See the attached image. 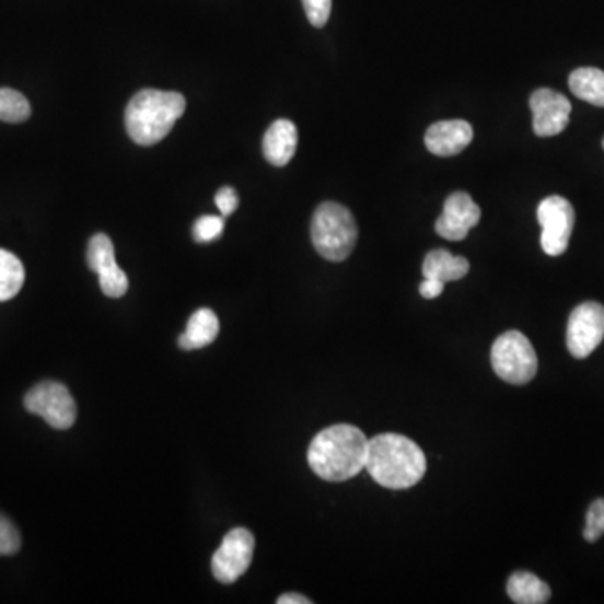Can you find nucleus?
<instances>
[{"instance_id": "obj_1", "label": "nucleus", "mask_w": 604, "mask_h": 604, "mask_svg": "<svg viewBox=\"0 0 604 604\" xmlns=\"http://www.w3.org/2000/svg\"><path fill=\"white\" fill-rule=\"evenodd\" d=\"M368 439L360 428L333 425L317 433L307 450L314 474L329 483H345L357 477L367 465Z\"/></svg>"}, {"instance_id": "obj_2", "label": "nucleus", "mask_w": 604, "mask_h": 604, "mask_svg": "<svg viewBox=\"0 0 604 604\" xmlns=\"http://www.w3.org/2000/svg\"><path fill=\"white\" fill-rule=\"evenodd\" d=\"M368 474L374 483L392 490L417 486L427 472L423 450L398 433H382L368 442Z\"/></svg>"}, {"instance_id": "obj_3", "label": "nucleus", "mask_w": 604, "mask_h": 604, "mask_svg": "<svg viewBox=\"0 0 604 604\" xmlns=\"http://www.w3.org/2000/svg\"><path fill=\"white\" fill-rule=\"evenodd\" d=\"M187 109V101L175 91L143 90L126 106L125 126L141 147L160 143Z\"/></svg>"}, {"instance_id": "obj_4", "label": "nucleus", "mask_w": 604, "mask_h": 604, "mask_svg": "<svg viewBox=\"0 0 604 604\" xmlns=\"http://www.w3.org/2000/svg\"><path fill=\"white\" fill-rule=\"evenodd\" d=\"M311 239L321 257L332 263H342L351 256L357 245V220L341 204L324 201L314 212Z\"/></svg>"}, {"instance_id": "obj_5", "label": "nucleus", "mask_w": 604, "mask_h": 604, "mask_svg": "<svg viewBox=\"0 0 604 604\" xmlns=\"http://www.w3.org/2000/svg\"><path fill=\"white\" fill-rule=\"evenodd\" d=\"M490 361L497 376L511 385L533 382L539 367L533 345L521 332H508L499 336L493 342Z\"/></svg>"}, {"instance_id": "obj_6", "label": "nucleus", "mask_w": 604, "mask_h": 604, "mask_svg": "<svg viewBox=\"0 0 604 604\" xmlns=\"http://www.w3.org/2000/svg\"><path fill=\"white\" fill-rule=\"evenodd\" d=\"M25 410L43 418L56 430H68L78 417V407L62 383L43 382L31 388L24 398Z\"/></svg>"}, {"instance_id": "obj_7", "label": "nucleus", "mask_w": 604, "mask_h": 604, "mask_svg": "<svg viewBox=\"0 0 604 604\" xmlns=\"http://www.w3.org/2000/svg\"><path fill=\"white\" fill-rule=\"evenodd\" d=\"M537 220L543 226L541 247L547 256H562L568 251L569 239L574 229V209L571 201L561 195L544 198L537 207Z\"/></svg>"}, {"instance_id": "obj_8", "label": "nucleus", "mask_w": 604, "mask_h": 604, "mask_svg": "<svg viewBox=\"0 0 604 604\" xmlns=\"http://www.w3.org/2000/svg\"><path fill=\"white\" fill-rule=\"evenodd\" d=\"M254 550H256V539L251 531L244 527L232 528L213 554L212 572L217 581L232 584L241 579L251 568Z\"/></svg>"}, {"instance_id": "obj_9", "label": "nucleus", "mask_w": 604, "mask_h": 604, "mask_svg": "<svg viewBox=\"0 0 604 604\" xmlns=\"http://www.w3.org/2000/svg\"><path fill=\"white\" fill-rule=\"evenodd\" d=\"M604 338V306L600 302H583L574 307L568 321L566 345L578 360L590 357Z\"/></svg>"}, {"instance_id": "obj_10", "label": "nucleus", "mask_w": 604, "mask_h": 604, "mask_svg": "<svg viewBox=\"0 0 604 604\" xmlns=\"http://www.w3.org/2000/svg\"><path fill=\"white\" fill-rule=\"evenodd\" d=\"M88 266L100 277L103 294L112 299L123 298L128 291V277L116 264L115 245L106 234H96L88 244Z\"/></svg>"}, {"instance_id": "obj_11", "label": "nucleus", "mask_w": 604, "mask_h": 604, "mask_svg": "<svg viewBox=\"0 0 604 604\" xmlns=\"http://www.w3.org/2000/svg\"><path fill=\"white\" fill-rule=\"evenodd\" d=\"M528 105L533 112V128L537 137H556L566 130L572 106L565 94L549 88H541L531 94Z\"/></svg>"}, {"instance_id": "obj_12", "label": "nucleus", "mask_w": 604, "mask_h": 604, "mask_svg": "<svg viewBox=\"0 0 604 604\" xmlns=\"http://www.w3.org/2000/svg\"><path fill=\"white\" fill-rule=\"evenodd\" d=\"M480 209L465 191L450 195L443 206V213L435 222V231L446 241H464L468 232L480 222Z\"/></svg>"}, {"instance_id": "obj_13", "label": "nucleus", "mask_w": 604, "mask_h": 604, "mask_svg": "<svg viewBox=\"0 0 604 604\" xmlns=\"http://www.w3.org/2000/svg\"><path fill=\"white\" fill-rule=\"evenodd\" d=\"M474 140L471 123L464 119L433 123L425 133L428 151L437 156L458 155Z\"/></svg>"}, {"instance_id": "obj_14", "label": "nucleus", "mask_w": 604, "mask_h": 604, "mask_svg": "<svg viewBox=\"0 0 604 604\" xmlns=\"http://www.w3.org/2000/svg\"><path fill=\"white\" fill-rule=\"evenodd\" d=\"M295 148H298V128L289 119H277L264 135V156L270 165H288L294 156Z\"/></svg>"}, {"instance_id": "obj_15", "label": "nucleus", "mask_w": 604, "mask_h": 604, "mask_svg": "<svg viewBox=\"0 0 604 604\" xmlns=\"http://www.w3.org/2000/svg\"><path fill=\"white\" fill-rule=\"evenodd\" d=\"M471 270V264L465 257L452 256L445 248L428 252L423 263L425 279H435V281L446 282L458 281L467 276Z\"/></svg>"}, {"instance_id": "obj_16", "label": "nucleus", "mask_w": 604, "mask_h": 604, "mask_svg": "<svg viewBox=\"0 0 604 604\" xmlns=\"http://www.w3.org/2000/svg\"><path fill=\"white\" fill-rule=\"evenodd\" d=\"M219 329V317L216 316L212 310L204 307V310L195 311L190 321H188L187 329L178 338V346L182 349H187V351L206 348V346L216 341Z\"/></svg>"}, {"instance_id": "obj_17", "label": "nucleus", "mask_w": 604, "mask_h": 604, "mask_svg": "<svg viewBox=\"0 0 604 604\" xmlns=\"http://www.w3.org/2000/svg\"><path fill=\"white\" fill-rule=\"evenodd\" d=\"M508 594L518 604H544L549 601L550 588L533 572L518 571L509 578Z\"/></svg>"}, {"instance_id": "obj_18", "label": "nucleus", "mask_w": 604, "mask_h": 604, "mask_svg": "<svg viewBox=\"0 0 604 604\" xmlns=\"http://www.w3.org/2000/svg\"><path fill=\"white\" fill-rule=\"evenodd\" d=\"M569 90L579 100L604 108V71H601V69H576L569 76Z\"/></svg>"}, {"instance_id": "obj_19", "label": "nucleus", "mask_w": 604, "mask_h": 604, "mask_svg": "<svg viewBox=\"0 0 604 604\" xmlns=\"http://www.w3.org/2000/svg\"><path fill=\"white\" fill-rule=\"evenodd\" d=\"M25 281L21 259L12 252L0 248V302L11 301L19 294Z\"/></svg>"}, {"instance_id": "obj_20", "label": "nucleus", "mask_w": 604, "mask_h": 604, "mask_svg": "<svg viewBox=\"0 0 604 604\" xmlns=\"http://www.w3.org/2000/svg\"><path fill=\"white\" fill-rule=\"evenodd\" d=\"M30 116L31 105L24 94L11 88L0 90V121L24 123Z\"/></svg>"}, {"instance_id": "obj_21", "label": "nucleus", "mask_w": 604, "mask_h": 604, "mask_svg": "<svg viewBox=\"0 0 604 604\" xmlns=\"http://www.w3.org/2000/svg\"><path fill=\"white\" fill-rule=\"evenodd\" d=\"M223 226H225L223 217L204 216L194 223L191 234L198 244H209L222 235Z\"/></svg>"}, {"instance_id": "obj_22", "label": "nucleus", "mask_w": 604, "mask_h": 604, "mask_svg": "<svg viewBox=\"0 0 604 604\" xmlns=\"http://www.w3.org/2000/svg\"><path fill=\"white\" fill-rule=\"evenodd\" d=\"M604 534V499H596L591 503L586 514L583 536L588 543H596Z\"/></svg>"}, {"instance_id": "obj_23", "label": "nucleus", "mask_w": 604, "mask_h": 604, "mask_svg": "<svg viewBox=\"0 0 604 604\" xmlns=\"http://www.w3.org/2000/svg\"><path fill=\"white\" fill-rule=\"evenodd\" d=\"M21 534L11 519L0 514V556H12L21 549Z\"/></svg>"}, {"instance_id": "obj_24", "label": "nucleus", "mask_w": 604, "mask_h": 604, "mask_svg": "<svg viewBox=\"0 0 604 604\" xmlns=\"http://www.w3.org/2000/svg\"><path fill=\"white\" fill-rule=\"evenodd\" d=\"M307 19L314 27H324L332 15L333 0H302Z\"/></svg>"}, {"instance_id": "obj_25", "label": "nucleus", "mask_w": 604, "mask_h": 604, "mask_svg": "<svg viewBox=\"0 0 604 604\" xmlns=\"http://www.w3.org/2000/svg\"><path fill=\"white\" fill-rule=\"evenodd\" d=\"M216 204H217V209L220 210V213H222V217L232 216V213H234L239 207V197H237V194H235L234 188L232 187L220 188V190L217 191V195H216Z\"/></svg>"}, {"instance_id": "obj_26", "label": "nucleus", "mask_w": 604, "mask_h": 604, "mask_svg": "<svg viewBox=\"0 0 604 604\" xmlns=\"http://www.w3.org/2000/svg\"><path fill=\"white\" fill-rule=\"evenodd\" d=\"M443 288H445L443 282L435 281V279H425L420 284V294L423 295L425 299H435L442 294Z\"/></svg>"}, {"instance_id": "obj_27", "label": "nucleus", "mask_w": 604, "mask_h": 604, "mask_svg": "<svg viewBox=\"0 0 604 604\" xmlns=\"http://www.w3.org/2000/svg\"><path fill=\"white\" fill-rule=\"evenodd\" d=\"M277 603H279V604H311V603H313V601H311L310 597L302 596V594L288 593V594H282V596H279V600H277Z\"/></svg>"}, {"instance_id": "obj_28", "label": "nucleus", "mask_w": 604, "mask_h": 604, "mask_svg": "<svg viewBox=\"0 0 604 604\" xmlns=\"http://www.w3.org/2000/svg\"><path fill=\"white\" fill-rule=\"evenodd\" d=\"M603 148H604V138H603Z\"/></svg>"}]
</instances>
